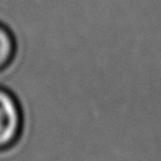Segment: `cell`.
<instances>
[{
  "mask_svg": "<svg viewBox=\"0 0 161 161\" xmlns=\"http://www.w3.org/2000/svg\"><path fill=\"white\" fill-rule=\"evenodd\" d=\"M23 113L15 96L0 87V151L11 147L19 138Z\"/></svg>",
  "mask_w": 161,
  "mask_h": 161,
  "instance_id": "6da1fadb",
  "label": "cell"
},
{
  "mask_svg": "<svg viewBox=\"0 0 161 161\" xmlns=\"http://www.w3.org/2000/svg\"><path fill=\"white\" fill-rule=\"evenodd\" d=\"M16 54V43L11 33L0 24V72L6 69Z\"/></svg>",
  "mask_w": 161,
  "mask_h": 161,
  "instance_id": "7a4b0ae2",
  "label": "cell"
}]
</instances>
